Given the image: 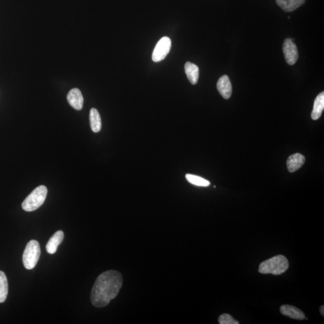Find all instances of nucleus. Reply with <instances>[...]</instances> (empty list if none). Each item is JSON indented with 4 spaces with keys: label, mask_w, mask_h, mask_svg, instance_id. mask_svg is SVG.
Wrapping results in <instances>:
<instances>
[{
    "label": "nucleus",
    "mask_w": 324,
    "mask_h": 324,
    "mask_svg": "<svg viewBox=\"0 0 324 324\" xmlns=\"http://www.w3.org/2000/svg\"><path fill=\"white\" fill-rule=\"evenodd\" d=\"M123 282V276L119 271L110 270L102 273L96 279L92 289V304L99 308L107 306L117 296Z\"/></svg>",
    "instance_id": "1"
},
{
    "label": "nucleus",
    "mask_w": 324,
    "mask_h": 324,
    "mask_svg": "<svg viewBox=\"0 0 324 324\" xmlns=\"http://www.w3.org/2000/svg\"><path fill=\"white\" fill-rule=\"evenodd\" d=\"M289 266L288 259L283 255H279L260 263L258 271L264 275H281L288 269Z\"/></svg>",
    "instance_id": "2"
},
{
    "label": "nucleus",
    "mask_w": 324,
    "mask_h": 324,
    "mask_svg": "<svg viewBox=\"0 0 324 324\" xmlns=\"http://www.w3.org/2000/svg\"><path fill=\"white\" fill-rule=\"evenodd\" d=\"M47 189L46 186H40L38 187L26 197L23 202L22 207L25 212H31L38 209L46 198Z\"/></svg>",
    "instance_id": "3"
},
{
    "label": "nucleus",
    "mask_w": 324,
    "mask_h": 324,
    "mask_svg": "<svg viewBox=\"0 0 324 324\" xmlns=\"http://www.w3.org/2000/svg\"><path fill=\"white\" fill-rule=\"evenodd\" d=\"M41 254L40 245L36 240H31L26 246L22 261L26 269L32 270L36 267Z\"/></svg>",
    "instance_id": "4"
},
{
    "label": "nucleus",
    "mask_w": 324,
    "mask_h": 324,
    "mask_svg": "<svg viewBox=\"0 0 324 324\" xmlns=\"http://www.w3.org/2000/svg\"><path fill=\"white\" fill-rule=\"evenodd\" d=\"M171 48V40L168 37H163L155 46L152 54L154 62H160L164 60L169 54Z\"/></svg>",
    "instance_id": "5"
},
{
    "label": "nucleus",
    "mask_w": 324,
    "mask_h": 324,
    "mask_svg": "<svg viewBox=\"0 0 324 324\" xmlns=\"http://www.w3.org/2000/svg\"><path fill=\"white\" fill-rule=\"evenodd\" d=\"M284 59L289 65H294L299 59L297 47L292 39H286L283 44Z\"/></svg>",
    "instance_id": "6"
},
{
    "label": "nucleus",
    "mask_w": 324,
    "mask_h": 324,
    "mask_svg": "<svg viewBox=\"0 0 324 324\" xmlns=\"http://www.w3.org/2000/svg\"><path fill=\"white\" fill-rule=\"evenodd\" d=\"M68 104L75 109L80 110L83 109L84 97L80 89L73 88L68 92L67 96Z\"/></svg>",
    "instance_id": "7"
},
{
    "label": "nucleus",
    "mask_w": 324,
    "mask_h": 324,
    "mask_svg": "<svg viewBox=\"0 0 324 324\" xmlns=\"http://www.w3.org/2000/svg\"><path fill=\"white\" fill-rule=\"evenodd\" d=\"M218 91L224 99H230L232 95V84L228 76L225 75L219 78L217 84Z\"/></svg>",
    "instance_id": "8"
},
{
    "label": "nucleus",
    "mask_w": 324,
    "mask_h": 324,
    "mask_svg": "<svg viewBox=\"0 0 324 324\" xmlns=\"http://www.w3.org/2000/svg\"><path fill=\"white\" fill-rule=\"evenodd\" d=\"M305 157L303 155L296 153L290 155L287 160L286 165L289 173H294L299 170L304 164Z\"/></svg>",
    "instance_id": "9"
},
{
    "label": "nucleus",
    "mask_w": 324,
    "mask_h": 324,
    "mask_svg": "<svg viewBox=\"0 0 324 324\" xmlns=\"http://www.w3.org/2000/svg\"><path fill=\"white\" fill-rule=\"evenodd\" d=\"M281 314L286 317L297 320H303L305 318L304 313L297 307L291 305H283L280 308Z\"/></svg>",
    "instance_id": "10"
},
{
    "label": "nucleus",
    "mask_w": 324,
    "mask_h": 324,
    "mask_svg": "<svg viewBox=\"0 0 324 324\" xmlns=\"http://www.w3.org/2000/svg\"><path fill=\"white\" fill-rule=\"evenodd\" d=\"M65 234L62 231H58L49 239L46 246V251L49 254H54L58 247L64 239Z\"/></svg>",
    "instance_id": "11"
},
{
    "label": "nucleus",
    "mask_w": 324,
    "mask_h": 324,
    "mask_svg": "<svg viewBox=\"0 0 324 324\" xmlns=\"http://www.w3.org/2000/svg\"><path fill=\"white\" fill-rule=\"evenodd\" d=\"M305 0H276L279 7L285 12H291L305 3Z\"/></svg>",
    "instance_id": "12"
},
{
    "label": "nucleus",
    "mask_w": 324,
    "mask_h": 324,
    "mask_svg": "<svg viewBox=\"0 0 324 324\" xmlns=\"http://www.w3.org/2000/svg\"><path fill=\"white\" fill-rule=\"evenodd\" d=\"M324 109V92L323 91L322 93L318 95L317 98L315 100L312 114H311V117H312V120H318L321 117V115H322Z\"/></svg>",
    "instance_id": "13"
},
{
    "label": "nucleus",
    "mask_w": 324,
    "mask_h": 324,
    "mask_svg": "<svg viewBox=\"0 0 324 324\" xmlns=\"http://www.w3.org/2000/svg\"><path fill=\"white\" fill-rule=\"evenodd\" d=\"M186 74L190 83L193 85L197 84L199 79V68L196 65L191 62H187L184 65Z\"/></svg>",
    "instance_id": "14"
},
{
    "label": "nucleus",
    "mask_w": 324,
    "mask_h": 324,
    "mask_svg": "<svg viewBox=\"0 0 324 324\" xmlns=\"http://www.w3.org/2000/svg\"><path fill=\"white\" fill-rule=\"evenodd\" d=\"M89 122L91 130L94 133H98L101 130L102 120L98 110L95 108H92L89 112Z\"/></svg>",
    "instance_id": "15"
},
{
    "label": "nucleus",
    "mask_w": 324,
    "mask_h": 324,
    "mask_svg": "<svg viewBox=\"0 0 324 324\" xmlns=\"http://www.w3.org/2000/svg\"><path fill=\"white\" fill-rule=\"evenodd\" d=\"M7 295V279L3 271H0V303L6 301Z\"/></svg>",
    "instance_id": "16"
},
{
    "label": "nucleus",
    "mask_w": 324,
    "mask_h": 324,
    "mask_svg": "<svg viewBox=\"0 0 324 324\" xmlns=\"http://www.w3.org/2000/svg\"><path fill=\"white\" fill-rule=\"evenodd\" d=\"M186 178L189 183L197 186L208 187L210 185L209 181L205 180V179L200 177L198 176L187 174L186 175Z\"/></svg>",
    "instance_id": "17"
},
{
    "label": "nucleus",
    "mask_w": 324,
    "mask_h": 324,
    "mask_svg": "<svg viewBox=\"0 0 324 324\" xmlns=\"http://www.w3.org/2000/svg\"><path fill=\"white\" fill-rule=\"evenodd\" d=\"M220 324H239L238 321L234 320L233 317L227 313L220 315L218 320Z\"/></svg>",
    "instance_id": "18"
},
{
    "label": "nucleus",
    "mask_w": 324,
    "mask_h": 324,
    "mask_svg": "<svg viewBox=\"0 0 324 324\" xmlns=\"http://www.w3.org/2000/svg\"><path fill=\"white\" fill-rule=\"evenodd\" d=\"M324 305H322V306H321V307H320V313H321V314L323 316V317L324 316Z\"/></svg>",
    "instance_id": "19"
}]
</instances>
